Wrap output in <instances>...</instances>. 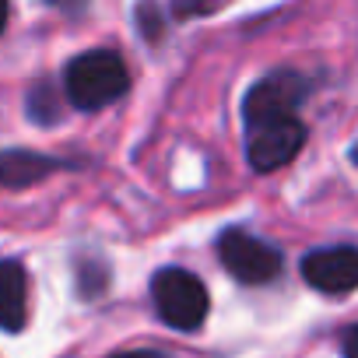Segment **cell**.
Masks as SVG:
<instances>
[{"label":"cell","instance_id":"cell-1","mask_svg":"<svg viewBox=\"0 0 358 358\" xmlns=\"http://www.w3.org/2000/svg\"><path fill=\"white\" fill-rule=\"evenodd\" d=\"M130 85L127 64L113 53V50H88L81 57H74L64 71V88L67 99L78 109H102L109 102H116Z\"/></svg>","mask_w":358,"mask_h":358},{"label":"cell","instance_id":"cell-2","mask_svg":"<svg viewBox=\"0 0 358 358\" xmlns=\"http://www.w3.org/2000/svg\"><path fill=\"white\" fill-rule=\"evenodd\" d=\"M151 299L172 330H197L208 316V288L197 274L183 267H165L151 278Z\"/></svg>","mask_w":358,"mask_h":358},{"label":"cell","instance_id":"cell-3","mask_svg":"<svg viewBox=\"0 0 358 358\" xmlns=\"http://www.w3.org/2000/svg\"><path fill=\"white\" fill-rule=\"evenodd\" d=\"M218 257L243 285H267L281 274V250L246 229H225L218 239Z\"/></svg>","mask_w":358,"mask_h":358},{"label":"cell","instance_id":"cell-4","mask_svg":"<svg viewBox=\"0 0 358 358\" xmlns=\"http://www.w3.org/2000/svg\"><path fill=\"white\" fill-rule=\"evenodd\" d=\"M306 99V81L292 71H278V74H267L264 81H257L243 102V116H246V127L257 130V127H267V123H278V120H295V109L299 102Z\"/></svg>","mask_w":358,"mask_h":358},{"label":"cell","instance_id":"cell-5","mask_svg":"<svg viewBox=\"0 0 358 358\" xmlns=\"http://www.w3.org/2000/svg\"><path fill=\"white\" fill-rule=\"evenodd\" d=\"M302 141H306V127L299 120H278V123L250 130L246 158L257 172H274L302 151Z\"/></svg>","mask_w":358,"mask_h":358},{"label":"cell","instance_id":"cell-6","mask_svg":"<svg viewBox=\"0 0 358 358\" xmlns=\"http://www.w3.org/2000/svg\"><path fill=\"white\" fill-rule=\"evenodd\" d=\"M302 278L323 295H344L358 288V250L355 246H327L313 250L302 260Z\"/></svg>","mask_w":358,"mask_h":358},{"label":"cell","instance_id":"cell-7","mask_svg":"<svg viewBox=\"0 0 358 358\" xmlns=\"http://www.w3.org/2000/svg\"><path fill=\"white\" fill-rule=\"evenodd\" d=\"M29 278L18 260H0V330L18 334L29 320Z\"/></svg>","mask_w":358,"mask_h":358},{"label":"cell","instance_id":"cell-8","mask_svg":"<svg viewBox=\"0 0 358 358\" xmlns=\"http://www.w3.org/2000/svg\"><path fill=\"white\" fill-rule=\"evenodd\" d=\"M57 169L53 158L36 155V151H4L0 155V187H32L39 179H46Z\"/></svg>","mask_w":358,"mask_h":358},{"label":"cell","instance_id":"cell-9","mask_svg":"<svg viewBox=\"0 0 358 358\" xmlns=\"http://www.w3.org/2000/svg\"><path fill=\"white\" fill-rule=\"evenodd\" d=\"M29 113H32L36 123H53V120H57V95H53L46 85H39V88L29 95Z\"/></svg>","mask_w":358,"mask_h":358},{"label":"cell","instance_id":"cell-10","mask_svg":"<svg viewBox=\"0 0 358 358\" xmlns=\"http://www.w3.org/2000/svg\"><path fill=\"white\" fill-rule=\"evenodd\" d=\"M341 348H344V358H358V323L344 330V344Z\"/></svg>","mask_w":358,"mask_h":358},{"label":"cell","instance_id":"cell-11","mask_svg":"<svg viewBox=\"0 0 358 358\" xmlns=\"http://www.w3.org/2000/svg\"><path fill=\"white\" fill-rule=\"evenodd\" d=\"M113 358H165L158 351H123V355H113Z\"/></svg>","mask_w":358,"mask_h":358},{"label":"cell","instance_id":"cell-12","mask_svg":"<svg viewBox=\"0 0 358 358\" xmlns=\"http://www.w3.org/2000/svg\"><path fill=\"white\" fill-rule=\"evenodd\" d=\"M4 25H8V4L0 0V32H4Z\"/></svg>","mask_w":358,"mask_h":358},{"label":"cell","instance_id":"cell-13","mask_svg":"<svg viewBox=\"0 0 358 358\" xmlns=\"http://www.w3.org/2000/svg\"><path fill=\"white\" fill-rule=\"evenodd\" d=\"M355 158H358V148H355Z\"/></svg>","mask_w":358,"mask_h":358}]
</instances>
